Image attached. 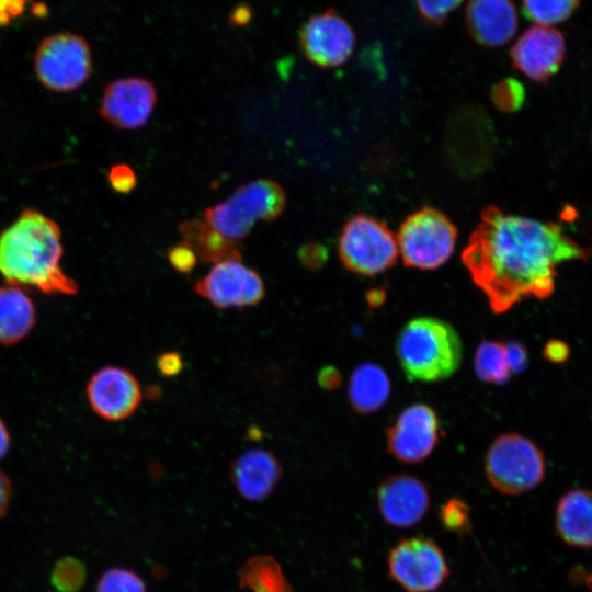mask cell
Returning <instances> with one entry per match:
<instances>
[{
	"instance_id": "2e32d148",
	"label": "cell",
	"mask_w": 592,
	"mask_h": 592,
	"mask_svg": "<svg viewBox=\"0 0 592 592\" xmlns=\"http://www.w3.org/2000/svg\"><path fill=\"white\" fill-rule=\"evenodd\" d=\"M157 102V91L151 81L141 77L122 78L104 89L99 114L119 129H136L151 116Z\"/></svg>"
},
{
	"instance_id": "30bf717a",
	"label": "cell",
	"mask_w": 592,
	"mask_h": 592,
	"mask_svg": "<svg viewBox=\"0 0 592 592\" xmlns=\"http://www.w3.org/2000/svg\"><path fill=\"white\" fill-rule=\"evenodd\" d=\"M39 82L56 92H69L81 87L90 77L92 55L83 37L59 33L39 44L34 59Z\"/></svg>"
},
{
	"instance_id": "6da1fadb",
	"label": "cell",
	"mask_w": 592,
	"mask_h": 592,
	"mask_svg": "<svg viewBox=\"0 0 592 592\" xmlns=\"http://www.w3.org/2000/svg\"><path fill=\"white\" fill-rule=\"evenodd\" d=\"M590 255L559 225L505 214L489 205L481 212L462 261L490 309L503 314L524 299L550 296L557 265L587 261Z\"/></svg>"
},
{
	"instance_id": "3957f363",
	"label": "cell",
	"mask_w": 592,
	"mask_h": 592,
	"mask_svg": "<svg viewBox=\"0 0 592 592\" xmlns=\"http://www.w3.org/2000/svg\"><path fill=\"white\" fill-rule=\"evenodd\" d=\"M395 351L410 382L446 379L459 368L463 358L458 332L449 322L431 316L406 322L397 335Z\"/></svg>"
},
{
	"instance_id": "9a60e30c",
	"label": "cell",
	"mask_w": 592,
	"mask_h": 592,
	"mask_svg": "<svg viewBox=\"0 0 592 592\" xmlns=\"http://www.w3.org/2000/svg\"><path fill=\"white\" fill-rule=\"evenodd\" d=\"M303 53L314 65L327 69L341 66L351 56L355 35L334 10L312 15L299 31Z\"/></svg>"
},
{
	"instance_id": "ab89813d",
	"label": "cell",
	"mask_w": 592,
	"mask_h": 592,
	"mask_svg": "<svg viewBox=\"0 0 592 592\" xmlns=\"http://www.w3.org/2000/svg\"><path fill=\"white\" fill-rule=\"evenodd\" d=\"M12 498V485L9 477L0 469V520L7 513Z\"/></svg>"
},
{
	"instance_id": "ee69618b",
	"label": "cell",
	"mask_w": 592,
	"mask_h": 592,
	"mask_svg": "<svg viewBox=\"0 0 592 592\" xmlns=\"http://www.w3.org/2000/svg\"><path fill=\"white\" fill-rule=\"evenodd\" d=\"M588 584H592V573H591L590 577L588 578Z\"/></svg>"
},
{
	"instance_id": "ba28073f",
	"label": "cell",
	"mask_w": 592,
	"mask_h": 592,
	"mask_svg": "<svg viewBox=\"0 0 592 592\" xmlns=\"http://www.w3.org/2000/svg\"><path fill=\"white\" fill-rule=\"evenodd\" d=\"M445 156L459 175L474 177L489 168L494 150L493 126L478 106L458 109L449 117L445 136Z\"/></svg>"
},
{
	"instance_id": "e575fe53",
	"label": "cell",
	"mask_w": 592,
	"mask_h": 592,
	"mask_svg": "<svg viewBox=\"0 0 592 592\" xmlns=\"http://www.w3.org/2000/svg\"><path fill=\"white\" fill-rule=\"evenodd\" d=\"M505 345L508 365L512 374L523 373L528 364L526 348L519 341L511 340Z\"/></svg>"
},
{
	"instance_id": "e0dca14e",
	"label": "cell",
	"mask_w": 592,
	"mask_h": 592,
	"mask_svg": "<svg viewBox=\"0 0 592 592\" xmlns=\"http://www.w3.org/2000/svg\"><path fill=\"white\" fill-rule=\"evenodd\" d=\"M379 514L385 523L408 528L420 523L430 508L426 485L409 474H394L383 479L376 489Z\"/></svg>"
},
{
	"instance_id": "7bdbcfd3",
	"label": "cell",
	"mask_w": 592,
	"mask_h": 592,
	"mask_svg": "<svg viewBox=\"0 0 592 592\" xmlns=\"http://www.w3.org/2000/svg\"><path fill=\"white\" fill-rule=\"evenodd\" d=\"M34 14H37V15L38 14H41V15L45 14V7L43 4H36L34 7Z\"/></svg>"
},
{
	"instance_id": "d590c367",
	"label": "cell",
	"mask_w": 592,
	"mask_h": 592,
	"mask_svg": "<svg viewBox=\"0 0 592 592\" xmlns=\"http://www.w3.org/2000/svg\"><path fill=\"white\" fill-rule=\"evenodd\" d=\"M156 366L160 375L173 377L183 371L184 360L178 351H166L157 356Z\"/></svg>"
},
{
	"instance_id": "836d02e7",
	"label": "cell",
	"mask_w": 592,
	"mask_h": 592,
	"mask_svg": "<svg viewBox=\"0 0 592 592\" xmlns=\"http://www.w3.org/2000/svg\"><path fill=\"white\" fill-rule=\"evenodd\" d=\"M298 259L307 270L316 271L326 263L328 251L321 243L308 242L298 250Z\"/></svg>"
},
{
	"instance_id": "f1b7e54d",
	"label": "cell",
	"mask_w": 592,
	"mask_h": 592,
	"mask_svg": "<svg viewBox=\"0 0 592 592\" xmlns=\"http://www.w3.org/2000/svg\"><path fill=\"white\" fill-rule=\"evenodd\" d=\"M526 92L523 84L514 78H506L491 89V101L502 112L513 113L525 103Z\"/></svg>"
},
{
	"instance_id": "cb8c5ba5",
	"label": "cell",
	"mask_w": 592,
	"mask_h": 592,
	"mask_svg": "<svg viewBox=\"0 0 592 592\" xmlns=\"http://www.w3.org/2000/svg\"><path fill=\"white\" fill-rule=\"evenodd\" d=\"M238 584L251 592H294L281 563L271 555H255L237 572Z\"/></svg>"
},
{
	"instance_id": "83f0119b",
	"label": "cell",
	"mask_w": 592,
	"mask_h": 592,
	"mask_svg": "<svg viewBox=\"0 0 592 592\" xmlns=\"http://www.w3.org/2000/svg\"><path fill=\"white\" fill-rule=\"evenodd\" d=\"M87 570L75 557H65L57 561L52 571V585L58 592H77L84 584Z\"/></svg>"
},
{
	"instance_id": "b9f144b4",
	"label": "cell",
	"mask_w": 592,
	"mask_h": 592,
	"mask_svg": "<svg viewBox=\"0 0 592 592\" xmlns=\"http://www.w3.org/2000/svg\"><path fill=\"white\" fill-rule=\"evenodd\" d=\"M384 300H385V291L375 288L368 292L367 303L369 306L378 307L383 304Z\"/></svg>"
},
{
	"instance_id": "44dd1931",
	"label": "cell",
	"mask_w": 592,
	"mask_h": 592,
	"mask_svg": "<svg viewBox=\"0 0 592 592\" xmlns=\"http://www.w3.org/2000/svg\"><path fill=\"white\" fill-rule=\"evenodd\" d=\"M390 391V378L378 364L362 363L350 375L348 398L352 410L358 414L380 409L387 402Z\"/></svg>"
},
{
	"instance_id": "4dcf8cb0",
	"label": "cell",
	"mask_w": 592,
	"mask_h": 592,
	"mask_svg": "<svg viewBox=\"0 0 592 592\" xmlns=\"http://www.w3.org/2000/svg\"><path fill=\"white\" fill-rule=\"evenodd\" d=\"M421 15L431 23L440 24L464 0H415Z\"/></svg>"
},
{
	"instance_id": "7c38bea8",
	"label": "cell",
	"mask_w": 592,
	"mask_h": 592,
	"mask_svg": "<svg viewBox=\"0 0 592 592\" xmlns=\"http://www.w3.org/2000/svg\"><path fill=\"white\" fill-rule=\"evenodd\" d=\"M441 424L435 410L425 403L403 409L387 430V451L403 464L426 459L440 441Z\"/></svg>"
},
{
	"instance_id": "4316f807",
	"label": "cell",
	"mask_w": 592,
	"mask_h": 592,
	"mask_svg": "<svg viewBox=\"0 0 592 592\" xmlns=\"http://www.w3.org/2000/svg\"><path fill=\"white\" fill-rule=\"evenodd\" d=\"M95 592H147V585L134 570L113 567L102 573Z\"/></svg>"
},
{
	"instance_id": "9c48e42d",
	"label": "cell",
	"mask_w": 592,
	"mask_h": 592,
	"mask_svg": "<svg viewBox=\"0 0 592 592\" xmlns=\"http://www.w3.org/2000/svg\"><path fill=\"white\" fill-rule=\"evenodd\" d=\"M388 577L406 592H433L448 579L451 569L436 542L425 536L398 540L387 554Z\"/></svg>"
},
{
	"instance_id": "f35d334b",
	"label": "cell",
	"mask_w": 592,
	"mask_h": 592,
	"mask_svg": "<svg viewBox=\"0 0 592 592\" xmlns=\"http://www.w3.org/2000/svg\"><path fill=\"white\" fill-rule=\"evenodd\" d=\"M25 0H0V25H5L23 12Z\"/></svg>"
},
{
	"instance_id": "ac0fdd59",
	"label": "cell",
	"mask_w": 592,
	"mask_h": 592,
	"mask_svg": "<svg viewBox=\"0 0 592 592\" xmlns=\"http://www.w3.org/2000/svg\"><path fill=\"white\" fill-rule=\"evenodd\" d=\"M283 477L277 456L264 448H250L231 464L230 480L238 494L249 502L269 498Z\"/></svg>"
},
{
	"instance_id": "d6986e66",
	"label": "cell",
	"mask_w": 592,
	"mask_h": 592,
	"mask_svg": "<svg viewBox=\"0 0 592 592\" xmlns=\"http://www.w3.org/2000/svg\"><path fill=\"white\" fill-rule=\"evenodd\" d=\"M465 19L473 38L487 47L506 44L519 26L512 0H469Z\"/></svg>"
},
{
	"instance_id": "8fae6325",
	"label": "cell",
	"mask_w": 592,
	"mask_h": 592,
	"mask_svg": "<svg viewBox=\"0 0 592 592\" xmlns=\"http://www.w3.org/2000/svg\"><path fill=\"white\" fill-rule=\"evenodd\" d=\"M194 292L217 309L246 308L265 297L261 275L242 259L218 262L194 284Z\"/></svg>"
},
{
	"instance_id": "277c9868",
	"label": "cell",
	"mask_w": 592,
	"mask_h": 592,
	"mask_svg": "<svg viewBox=\"0 0 592 592\" xmlns=\"http://www.w3.org/2000/svg\"><path fill=\"white\" fill-rule=\"evenodd\" d=\"M286 194L273 180L259 179L239 186L205 213L206 221L225 237L239 241L259 220L272 221L285 209Z\"/></svg>"
},
{
	"instance_id": "5b68a950",
	"label": "cell",
	"mask_w": 592,
	"mask_h": 592,
	"mask_svg": "<svg viewBox=\"0 0 592 592\" xmlns=\"http://www.w3.org/2000/svg\"><path fill=\"white\" fill-rule=\"evenodd\" d=\"M545 458L538 446L519 433H505L493 440L485 455V474L500 493L517 496L542 483Z\"/></svg>"
},
{
	"instance_id": "d6a6232c",
	"label": "cell",
	"mask_w": 592,
	"mask_h": 592,
	"mask_svg": "<svg viewBox=\"0 0 592 592\" xmlns=\"http://www.w3.org/2000/svg\"><path fill=\"white\" fill-rule=\"evenodd\" d=\"M107 178L112 189L122 194L132 192L137 184L134 170L124 163L113 166L109 171Z\"/></svg>"
},
{
	"instance_id": "60d3db41",
	"label": "cell",
	"mask_w": 592,
	"mask_h": 592,
	"mask_svg": "<svg viewBox=\"0 0 592 592\" xmlns=\"http://www.w3.org/2000/svg\"><path fill=\"white\" fill-rule=\"evenodd\" d=\"M11 444V437L5 423L0 418V459L7 455Z\"/></svg>"
},
{
	"instance_id": "8d00e7d4",
	"label": "cell",
	"mask_w": 592,
	"mask_h": 592,
	"mask_svg": "<svg viewBox=\"0 0 592 592\" xmlns=\"http://www.w3.org/2000/svg\"><path fill=\"white\" fill-rule=\"evenodd\" d=\"M570 350L568 344L558 339L549 340L543 351V355L551 363H562L569 356Z\"/></svg>"
},
{
	"instance_id": "74e56055",
	"label": "cell",
	"mask_w": 592,
	"mask_h": 592,
	"mask_svg": "<svg viewBox=\"0 0 592 592\" xmlns=\"http://www.w3.org/2000/svg\"><path fill=\"white\" fill-rule=\"evenodd\" d=\"M317 382L325 390H335L341 385L342 375L335 366L326 365L318 372Z\"/></svg>"
},
{
	"instance_id": "8992f818",
	"label": "cell",
	"mask_w": 592,
	"mask_h": 592,
	"mask_svg": "<svg viewBox=\"0 0 592 592\" xmlns=\"http://www.w3.org/2000/svg\"><path fill=\"white\" fill-rule=\"evenodd\" d=\"M457 228L442 212L423 207L401 224L397 244L406 266L434 270L453 254Z\"/></svg>"
},
{
	"instance_id": "5bb4252c",
	"label": "cell",
	"mask_w": 592,
	"mask_h": 592,
	"mask_svg": "<svg viewBox=\"0 0 592 592\" xmlns=\"http://www.w3.org/2000/svg\"><path fill=\"white\" fill-rule=\"evenodd\" d=\"M563 34L553 26L534 25L525 30L510 50L512 67L531 80L547 84L566 58Z\"/></svg>"
},
{
	"instance_id": "603a6c76",
	"label": "cell",
	"mask_w": 592,
	"mask_h": 592,
	"mask_svg": "<svg viewBox=\"0 0 592 592\" xmlns=\"http://www.w3.org/2000/svg\"><path fill=\"white\" fill-rule=\"evenodd\" d=\"M179 229L183 241L191 246L204 263L216 264L228 259H242L239 241L225 237L207 221L185 220Z\"/></svg>"
},
{
	"instance_id": "4fadbf2b",
	"label": "cell",
	"mask_w": 592,
	"mask_h": 592,
	"mask_svg": "<svg viewBox=\"0 0 592 592\" xmlns=\"http://www.w3.org/2000/svg\"><path fill=\"white\" fill-rule=\"evenodd\" d=\"M86 395L92 411L109 422L133 415L143 400L137 377L127 368L107 365L91 375Z\"/></svg>"
},
{
	"instance_id": "d4e9b609",
	"label": "cell",
	"mask_w": 592,
	"mask_h": 592,
	"mask_svg": "<svg viewBox=\"0 0 592 592\" xmlns=\"http://www.w3.org/2000/svg\"><path fill=\"white\" fill-rule=\"evenodd\" d=\"M474 368L478 378L485 383L505 384L512 373L508 365L504 343L496 340L481 341L475 352Z\"/></svg>"
},
{
	"instance_id": "ffe728a7",
	"label": "cell",
	"mask_w": 592,
	"mask_h": 592,
	"mask_svg": "<svg viewBox=\"0 0 592 592\" xmlns=\"http://www.w3.org/2000/svg\"><path fill=\"white\" fill-rule=\"evenodd\" d=\"M555 527L569 546L592 547V490L573 489L558 501Z\"/></svg>"
},
{
	"instance_id": "52a82bcc",
	"label": "cell",
	"mask_w": 592,
	"mask_h": 592,
	"mask_svg": "<svg viewBox=\"0 0 592 592\" xmlns=\"http://www.w3.org/2000/svg\"><path fill=\"white\" fill-rule=\"evenodd\" d=\"M338 254L348 271L373 276L396 264L399 249L397 239L385 223L357 214L342 228Z\"/></svg>"
},
{
	"instance_id": "7402d4cb",
	"label": "cell",
	"mask_w": 592,
	"mask_h": 592,
	"mask_svg": "<svg viewBox=\"0 0 592 592\" xmlns=\"http://www.w3.org/2000/svg\"><path fill=\"white\" fill-rule=\"evenodd\" d=\"M35 322L36 310L30 296L18 286H0V344L19 343Z\"/></svg>"
},
{
	"instance_id": "484cf974",
	"label": "cell",
	"mask_w": 592,
	"mask_h": 592,
	"mask_svg": "<svg viewBox=\"0 0 592 592\" xmlns=\"http://www.w3.org/2000/svg\"><path fill=\"white\" fill-rule=\"evenodd\" d=\"M580 0H522L524 14L536 25L553 26L572 16Z\"/></svg>"
},
{
	"instance_id": "f546056e",
	"label": "cell",
	"mask_w": 592,
	"mask_h": 592,
	"mask_svg": "<svg viewBox=\"0 0 592 592\" xmlns=\"http://www.w3.org/2000/svg\"><path fill=\"white\" fill-rule=\"evenodd\" d=\"M439 520L446 531L459 536L471 528L469 506L459 498H451L441 505Z\"/></svg>"
},
{
	"instance_id": "7a4b0ae2",
	"label": "cell",
	"mask_w": 592,
	"mask_h": 592,
	"mask_svg": "<svg viewBox=\"0 0 592 592\" xmlns=\"http://www.w3.org/2000/svg\"><path fill=\"white\" fill-rule=\"evenodd\" d=\"M61 231L49 217L23 210L0 235V277L44 294L75 295L78 284L60 266Z\"/></svg>"
},
{
	"instance_id": "1f68e13d",
	"label": "cell",
	"mask_w": 592,
	"mask_h": 592,
	"mask_svg": "<svg viewBox=\"0 0 592 592\" xmlns=\"http://www.w3.org/2000/svg\"><path fill=\"white\" fill-rule=\"evenodd\" d=\"M167 259L177 272L187 274L195 267L198 258L191 246L182 241L167 249Z\"/></svg>"
}]
</instances>
